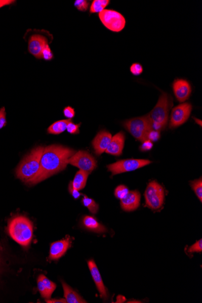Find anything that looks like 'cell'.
I'll return each mask as SVG.
<instances>
[{"instance_id":"obj_1","label":"cell","mask_w":202,"mask_h":303,"mask_svg":"<svg viewBox=\"0 0 202 303\" xmlns=\"http://www.w3.org/2000/svg\"><path fill=\"white\" fill-rule=\"evenodd\" d=\"M75 151L71 148L59 145H52L45 148L40 162V168L36 175L27 184L39 183L52 175L63 171L68 163V160Z\"/></svg>"},{"instance_id":"obj_2","label":"cell","mask_w":202,"mask_h":303,"mask_svg":"<svg viewBox=\"0 0 202 303\" xmlns=\"http://www.w3.org/2000/svg\"><path fill=\"white\" fill-rule=\"evenodd\" d=\"M8 232L15 242L23 247H27L32 240L33 225L25 216H15L9 223Z\"/></svg>"},{"instance_id":"obj_3","label":"cell","mask_w":202,"mask_h":303,"mask_svg":"<svg viewBox=\"0 0 202 303\" xmlns=\"http://www.w3.org/2000/svg\"><path fill=\"white\" fill-rule=\"evenodd\" d=\"M43 147H38L25 156L16 169V175L20 180L27 183L39 171L40 162L44 151Z\"/></svg>"},{"instance_id":"obj_4","label":"cell","mask_w":202,"mask_h":303,"mask_svg":"<svg viewBox=\"0 0 202 303\" xmlns=\"http://www.w3.org/2000/svg\"><path fill=\"white\" fill-rule=\"evenodd\" d=\"M172 106V97L167 94H163L156 106L148 114L153 129L160 132L166 128L169 121L170 110Z\"/></svg>"},{"instance_id":"obj_5","label":"cell","mask_w":202,"mask_h":303,"mask_svg":"<svg viewBox=\"0 0 202 303\" xmlns=\"http://www.w3.org/2000/svg\"><path fill=\"white\" fill-rule=\"evenodd\" d=\"M123 125L133 137L142 142L147 140L149 133L153 129L148 114L127 120Z\"/></svg>"},{"instance_id":"obj_6","label":"cell","mask_w":202,"mask_h":303,"mask_svg":"<svg viewBox=\"0 0 202 303\" xmlns=\"http://www.w3.org/2000/svg\"><path fill=\"white\" fill-rule=\"evenodd\" d=\"M99 17L103 25L113 32H120L125 28L126 18L117 11L105 9L99 14Z\"/></svg>"},{"instance_id":"obj_7","label":"cell","mask_w":202,"mask_h":303,"mask_svg":"<svg viewBox=\"0 0 202 303\" xmlns=\"http://www.w3.org/2000/svg\"><path fill=\"white\" fill-rule=\"evenodd\" d=\"M146 205L152 210H157L163 206L165 199L164 188L156 181L149 183L144 194Z\"/></svg>"},{"instance_id":"obj_8","label":"cell","mask_w":202,"mask_h":303,"mask_svg":"<svg viewBox=\"0 0 202 303\" xmlns=\"http://www.w3.org/2000/svg\"><path fill=\"white\" fill-rule=\"evenodd\" d=\"M151 162L144 159H126L119 160L112 164L108 165V171L112 173V175L120 174V173L133 171L136 169L142 168L148 165Z\"/></svg>"},{"instance_id":"obj_9","label":"cell","mask_w":202,"mask_h":303,"mask_svg":"<svg viewBox=\"0 0 202 303\" xmlns=\"http://www.w3.org/2000/svg\"><path fill=\"white\" fill-rule=\"evenodd\" d=\"M68 163L88 173L93 171L97 166L94 157L85 151H79L74 153L68 160Z\"/></svg>"},{"instance_id":"obj_10","label":"cell","mask_w":202,"mask_h":303,"mask_svg":"<svg viewBox=\"0 0 202 303\" xmlns=\"http://www.w3.org/2000/svg\"><path fill=\"white\" fill-rule=\"evenodd\" d=\"M192 106L189 103L179 105L174 108L171 114L170 127H178L184 123L190 116Z\"/></svg>"},{"instance_id":"obj_11","label":"cell","mask_w":202,"mask_h":303,"mask_svg":"<svg viewBox=\"0 0 202 303\" xmlns=\"http://www.w3.org/2000/svg\"><path fill=\"white\" fill-rule=\"evenodd\" d=\"M174 94L178 101L180 103L187 100L191 94L190 83L185 79H176L173 83Z\"/></svg>"},{"instance_id":"obj_12","label":"cell","mask_w":202,"mask_h":303,"mask_svg":"<svg viewBox=\"0 0 202 303\" xmlns=\"http://www.w3.org/2000/svg\"><path fill=\"white\" fill-rule=\"evenodd\" d=\"M111 139L112 136L108 131H101L98 133L92 141L93 148L97 155L100 156L105 152L107 148L109 146Z\"/></svg>"},{"instance_id":"obj_13","label":"cell","mask_w":202,"mask_h":303,"mask_svg":"<svg viewBox=\"0 0 202 303\" xmlns=\"http://www.w3.org/2000/svg\"><path fill=\"white\" fill-rule=\"evenodd\" d=\"M88 264L93 279L95 281L99 293H100L101 298L103 299L104 300H107L108 299L107 289L104 285L103 280L102 279L97 266H96L93 259H90V261H88Z\"/></svg>"},{"instance_id":"obj_14","label":"cell","mask_w":202,"mask_h":303,"mask_svg":"<svg viewBox=\"0 0 202 303\" xmlns=\"http://www.w3.org/2000/svg\"><path fill=\"white\" fill-rule=\"evenodd\" d=\"M47 44H48V39L45 36L33 35L29 38L28 51L37 59H42V51Z\"/></svg>"},{"instance_id":"obj_15","label":"cell","mask_w":202,"mask_h":303,"mask_svg":"<svg viewBox=\"0 0 202 303\" xmlns=\"http://www.w3.org/2000/svg\"><path fill=\"white\" fill-rule=\"evenodd\" d=\"M71 242L69 237L66 239L52 243L50 248L49 259L57 261L63 256L71 245Z\"/></svg>"},{"instance_id":"obj_16","label":"cell","mask_w":202,"mask_h":303,"mask_svg":"<svg viewBox=\"0 0 202 303\" xmlns=\"http://www.w3.org/2000/svg\"><path fill=\"white\" fill-rule=\"evenodd\" d=\"M37 286L40 294L45 299L51 298L57 285L53 281L50 280L44 275L41 274L37 279Z\"/></svg>"},{"instance_id":"obj_17","label":"cell","mask_w":202,"mask_h":303,"mask_svg":"<svg viewBox=\"0 0 202 303\" xmlns=\"http://www.w3.org/2000/svg\"><path fill=\"white\" fill-rule=\"evenodd\" d=\"M141 195L137 191H129L127 196L120 200L121 208L126 211H133L138 208Z\"/></svg>"},{"instance_id":"obj_18","label":"cell","mask_w":202,"mask_h":303,"mask_svg":"<svg viewBox=\"0 0 202 303\" xmlns=\"http://www.w3.org/2000/svg\"><path fill=\"white\" fill-rule=\"evenodd\" d=\"M124 142H125V135L124 132L118 133L111 139L109 146L108 147L105 152L113 156L121 155L123 153Z\"/></svg>"},{"instance_id":"obj_19","label":"cell","mask_w":202,"mask_h":303,"mask_svg":"<svg viewBox=\"0 0 202 303\" xmlns=\"http://www.w3.org/2000/svg\"><path fill=\"white\" fill-rule=\"evenodd\" d=\"M84 227L90 231L95 232L97 233H104L107 231L104 225L99 223L96 219L92 216L86 215L83 219Z\"/></svg>"},{"instance_id":"obj_20","label":"cell","mask_w":202,"mask_h":303,"mask_svg":"<svg viewBox=\"0 0 202 303\" xmlns=\"http://www.w3.org/2000/svg\"><path fill=\"white\" fill-rule=\"evenodd\" d=\"M64 290V298L67 303H86L87 301L78 293L74 291L71 287L64 281H62Z\"/></svg>"},{"instance_id":"obj_21","label":"cell","mask_w":202,"mask_h":303,"mask_svg":"<svg viewBox=\"0 0 202 303\" xmlns=\"http://www.w3.org/2000/svg\"><path fill=\"white\" fill-rule=\"evenodd\" d=\"M89 173L79 170L74 176L72 182L70 183L74 189L80 191L86 187L87 181H88Z\"/></svg>"},{"instance_id":"obj_22","label":"cell","mask_w":202,"mask_h":303,"mask_svg":"<svg viewBox=\"0 0 202 303\" xmlns=\"http://www.w3.org/2000/svg\"><path fill=\"white\" fill-rule=\"evenodd\" d=\"M70 121L71 119L58 120L49 126L48 132L49 134L60 135L66 131L68 123Z\"/></svg>"},{"instance_id":"obj_23","label":"cell","mask_w":202,"mask_h":303,"mask_svg":"<svg viewBox=\"0 0 202 303\" xmlns=\"http://www.w3.org/2000/svg\"><path fill=\"white\" fill-rule=\"evenodd\" d=\"M110 4L109 0H94L90 6V12L91 14L100 13Z\"/></svg>"},{"instance_id":"obj_24","label":"cell","mask_w":202,"mask_h":303,"mask_svg":"<svg viewBox=\"0 0 202 303\" xmlns=\"http://www.w3.org/2000/svg\"><path fill=\"white\" fill-rule=\"evenodd\" d=\"M82 203L84 206L88 208L90 212L93 214H95L98 212L99 205L95 202V201L88 196H85L82 200Z\"/></svg>"},{"instance_id":"obj_25","label":"cell","mask_w":202,"mask_h":303,"mask_svg":"<svg viewBox=\"0 0 202 303\" xmlns=\"http://www.w3.org/2000/svg\"><path fill=\"white\" fill-rule=\"evenodd\" d=\"M190 185L192 189L194 190L195 194L197 195L198 199L201 202L202 201V180L201 178L190 182Z\"/></svg>"},{"instance_id":"obj_26","label":"cell","mask_w":202,"mask_h":303,"mask_svg":"<svg viewBox=\"0 0 202 303\" xmlns=\"http://www.w3.org/2000/svg\"><path fill=\"white\" fill-rule=\"evenodd\" d=\"M129 193L128 188L124 186V185H119L115 189L114 196L117 199L121 200L125 197Z\"/></svg>"},{"instance_id":"obj_27","label":"cell","mask_w":202,"mask_h":303,"mask_svg":"<svg viewBox=\"0 0 202 303\" xmlns=\"http://www.w3.org/2000/svg\"><path fill=\"white\" fill-rule=\"evenodd\" d=\"M89 4V2L86 0H76L74 2V5L77 10L80 12H86L88 11Z\"/></svg>"},{"instance_id":"obj_28","label":"cell","mask_w":202,"mask_h":303,"mask_svg":"<svg viewBox=\"0 0 202 303\" xmlns=\"http://www.w3.org/2000/svg\"><path fill=\"white\" fill-rule=\"evenodd\" d=\"M42 57L46 61H51L54 58V55H53L51 49L50 48L48 44L46 45L44 49H43Z\"/></svg>"},{"instance_id":"obj_29","label":"cell","mask_w":202,"mask_h":303,"mask_svg":"<svg viewBox=\"0 0 202 303\" xmlns=\"http://www.w3.org/2000/svg\"><path fill=\"white\" fill-rule=\"evenodd\" d=\"M82 123L79 124H75L73 122L70 121L68 123L67 126V131L71 135H77L79 134V127Z\"/></svg>"},{"instance_id":"obj_30","label":"cell","mask_w":202,"mask_h":303,"mask_svg":"<svg viewBox=\"0 0 202 303\" xmlns=\"http://www.w3.org/2000/svg\"><path fill=\"white\" fill-rule=\"evenodd\" d=\"M130 72L134 76H139L143 72V67L139 63H133L130 67Z\"/></svg>"},{"instance_id":"obj_31","label":"cell","mask_w":202,"mask_h":303,"mask_svg":"<svg viewBox=\"0 0 202 303\" xmlns=\"http://www.w3.org/2000/svg\"><path fill=\"white\" fill-rule=\"evenodd\" d=\"M202 251V240L200 239L196 243H195L194 245H192L191 247H189L188 249V252H201Z\"/></svg>"},{"instance_id":"obj_32","label":"cell","mask_w":202,"mask_h":303,"mask_svg":"<svg viewBox=\"0 0 202 303\" xmlns=\"http://www.w3.org/2000/svg\"><path fill=\"white\" fill-rule=\"evenodd\" d=\"M7 120H6V113L5 107L0 109V129L6 125Z\"/></svg>"},{"instance_id":"obj_33","label":"cell","mask_w":202,"mask_h":303,"mask_svg":"<svg viewBox=\"0 0 202 303\" xmlns=\"http://www.w3.org/2000/svg\"><path fill=\"white\" fill-rule=\"evenodd\" d=\"M160 137V132L152 129L148 135L147 139L151 142H156L159 139Z\"/></svg>"},{"instance_id":"obj_34","label":"cell","mask_w":202,"mask_h":303,"mask_svg":"<svg viewBox=\"0 0 202 303\" xmlns=\"http://www.w3.org/2000/svg\"><path fill=\"white\" fill-rule=\"evenodd\" d=\"M64 116L67 117V119H73L75 116V111L74 109L70 106L66 107L63 110Z\"/></svg>"},{"instance_id":"obj_35","label":"cell","mask_w":202,"mask_h":303,"mask_svg":"<svg viewBox=\"0 0 202 303\" xmlns=\"http://www.w3.org/2000/svg\"><path fill=\"white\" fill-rule=\"evenodd\" d=\"M153 144L152 143V142L148 139L145 140L143 142V144L140 147V150L142 151H147L151 150V148H153Z\"/></svg>"},{"instance_id":"obj_36","label":"cell","mask_w":202,"mask_h":303,"mask_svg":"<svg viewBox=\"0 0 202 303\" xmlns=\"http://www.w3.org/2000/svg\"><path fill=\"white\" fill-rule=\"evenodd\" d=\"M68 190H69V192L71 194V196L74 197V199H79V197L82 196V194L79 192V191L74 189L71 183L68 185Z\"/></svg>"},{"instance_id":"obj_37","label":"cell","mask_w":202,"mask_h":303,"mask_svg":"<svg viewBox=\"0 0 202 303\" xmlns=\"http://www.w3.org/2000/svg\"><path fill=\"white\" fill-rule=\"evenodd\" d=\"M15 2L16 1L15 0H0V9L6 6L13 5Z\"/></svg>"},{"instance_id":"obj_38","label":"cell","mask_w":202,"mask_h":303,"mask_svg":"<svg viewBox=\"0 0 202 303\" xmlns=\"http://www.w3.org/2000/svg\"><path fill=\"white\" fill-rule=\"evenodd\" d=\"M46 301L48 303H66V300L65 298L60 299H46Z\"/></svg>"},{"instance_id":"obj_39","label":"cell","mask_w":202,"mask_h":303,"mask_svg":"<svg viewBox=\"0 0 202 303\" xmlns=\"http://www.w3.org/2000/svg\"><path fill=\"white\" fill-rule=\"evenodd\" d=\"M194 119L195 120V122H197V124H199L200 126H201V120L195 118V117H194Z\"/></svg>"}]
</instances>
